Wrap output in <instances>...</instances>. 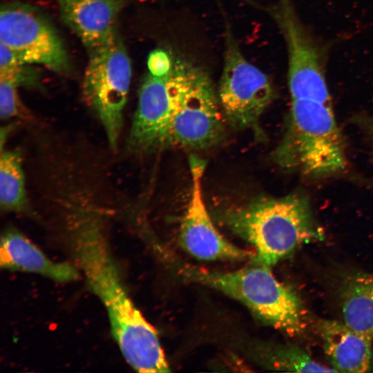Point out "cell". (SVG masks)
<instances>
[{
  "label": "cell",
  "instance_id": "6da1fadb",
  "mask_svg": "<svg viewBox=\"0 0 373 373\" xmlns=\"http://www.w3.org/2000/svg\"><path fill=\"white\" fill-rule=\"evenodd\" d=\"M99 218L84 207L69 216L77 267L105 307L112 335L126 361L140 372H170L156 330L135 307L122 283Z\"/></svg>",
  "mask_w": 373,
  "mask_h": 373
},
{
  "label": "cell",
  "instance_id": "7a4b0ae2",
  "mask_svg": "<svg viewBox=\"0 0 373 373\" xmlns=\"http://www.w3.org/2000/svg\"><path fill=\"white\" fill-rule=\"evenodd\" d=\"M217 217L255 247V263L268 267L322 236L308 198L301 193L255 198L218 211Z\"/></svg>",
  "mask_w": 373,
  "mask_h": 373
},
{
  "label": "cell",
  "instance_id": "3957f363",
  "mask_svg": "<svg viewBox=\"0 0 373 373\" xmlns=\"http://www.w3.org/2000/svg\"><path fill=\"white\" fill-rule=\"evenodd\" d=\"M273 158L282 169L312 178L345 170V145L331 97H291L287 128Z\"/></svg>",
  "mask_w": 373,
  "mask_h": 373
},
{
  "label": "cell",
  "instance_id": "277c9868",
  "mask_svg": "<svg viewBox=\"0 0 373 373\" xmlns=\"http://www.w3.org/2000/svg\"><path fill=\"white\" fill-rule=\"evenodd\" d=\"M270 267L256 264L231 271L184 267L189 278L242 303L260 320L291 336L302 334L306 317L302 302L275 278Z\"/></svg>",
  "mask_w": 373,
  "mask_h": 373
},
{
  "label": "cell",
  "instance_id": "5b68a950",
  "mask_svg": "<svg viewBox=\"0 0 373 373\" xmlns=\"http://www.w3.org/2000/svg\"><path fill=\"white\" fill-rule=\"evenodd\" d=\"M274 96L270 79L245 57L226 21L224 62L218 91L223 116L234 128L252 130L260 135V119Z\"/></svg>",
  "mask_w": 373,
  "mask_h": 373
},
{
  "label": "cell",
  "instance_id": "8992f818",
  "mask_svg": "<svg viewBox=\"0 0 373 373\" xmlns=\"http://www.w3.org/2000/svg\"><path fill=\"white\" fill-rule=\"evenodd\" d=\"M89 55L83 83L84 95L99 117L111 146L115 147L130 87L131 61L117 33Z\"/></svg>",
  "mask_w": 373,
  "mask_h": 373
},
{
  "label": "cell",
  "instance_id": "52a82bcc",
  "mask_svg": "<svg viewBox=\"0 0 373 373\" xmlns=\"http://www.w3.org/2000/svg\"><path fill=\"white\" fill-rule=\"evenodd\" d=\"M218 93L208 73L186 59L183 84L169 137V146L201 149L222 139L224 127Z\"/></svg>",
  "mask_w": 373,
  "mask_h": 373
},
{
  "label": "cell",
  "instance_id": "ba28073f",
  "mask_svg": "<svg viewBox=\"0 0 373 373\" xmlns=\"http://www.w3.org/2000/svg\"><path fill=\"white\" fill-rule=\"evenodd\" d=\"M186 58L173 55L171 71L164 76L149 73L139 91L137 106L133 119L129 146L149 153L169 146L172 119L179 101Z\"/></svg>",
  "mask_w": 373,
  "mask_h": 373
},
{
  "label": "cell",
  "instance_id": "9c48e42d",
  "mask_svg": "<svg viewBox=\"0 0 373 373\" xmlns=\"http://www.w3.org/2000/svg\"><path fill=\"white\" fill-rule=\"evenodd\" d=\"M0 43L26 64H41L57 73L70 69L58 32L46 16L30 5L15 2L1 6Z\"/></svg>",
  "mask_w": 373,
  "mask_h": 373
},
{
  "label": "cell",
  "instance_id": "30bf717a",
  "mask_svg": "<svg viewBox=\"0 0 373 373\" xmlns=\"http://www.w3.org/2000/svg\"><path fill=\"white\" fill-rule=\"evenodd\" d=\"M265 10L286 44L290 97L331 96L325 77V50L299 19L291 1L276 0Z\"/></svg>",
  "mask_w": 373,
  "mask_h": 373
},
{
  "label": "cell",
  "instance_id": "8fae6325",
  "mask_svg": "<svg viewBox=\"0 0 373 373\" xmlns=\"http://www.w3.org/2000/svg\"><path fill=\"white\" fill-rule=\"evenodd\" d=\"M190 197L180 229V242L191 255L204 260H239L251 254L234 245L218 231L207 210L202 191L206 163L197 155L189 160Z\"/></svg>",
  "mask_w": 373,
  "mask_h": 373
},
{
  "label": "cell",
  "instance_id": "7c38bea8",
  "mask_svg": "<svg viewBox=\"0 0 373 373\" xmlns=\"http://www.w3.org/2000/svg\"><path fill=\"white\" fill-rule=\"evenodd\" d=\"M63 21L90 53L117 33L115 23L126 0H57Z\"/></svg>",
  "mask_w": 373,
  "mask_h": 373
},
{
  "label": "cell",
  "instance_id": "4fadbf2b",
  "mask_svg": "<svg viewBox=\"0 0 373 373\" xmlns=\"http://www.w3.org/2000/svg\"><path fill=\"white\" fill-rule=\"evenodd\" d=\"M317 329L325 353L338 372L364 373L373 367L372 341L344 322L321 320Z\"/></svg>",
  "mask_w": 373,
  "mask_h": 373
},
{
  "label": "cell",
  "instance_id": "5bb4252c",
  "mask_svg": "<svg viewBox=\"0 0 373 373\" xmlns=\"http://www.w3.org/2000/svg\"><path fill=\"white\" fill-rule=\"evenodd\" d=\"M2 268L37 274L57 282L77 280L79 271L68 262L49 259L32 242L15 229L2 236L0 248Z\"/></svg>",
  "mask_w": 373,
  "mask_h": 373
},
{
  "label": "cell",
  "instance_id": "9a60e30c",
  "mask_svg": "<svg viewBox=\"0 0 373 373\" xmlns=\"http://www.w3.org/2000/svg\"><path fill=\"white\" fill-rule=\"evenodd\" d=\"M343 322L373 338V274L347 276L340 289Z\"/></svg>",
  "mask_w": 373,
  "mask_h": 373
},
{
  "label": "cell",
  "instance_id": "2e32d148",
  "mask_svg": "<svg viewBox=\"0 0 373 373\" xmlns=\"http://www.w3.org/2000/svg\"><path fill=\"white\" fill-rule=\"evenodd\" d=\"M0 202L6 211L21 212L28 208L21 160L15 151L1 152Z\"/></svg>",
  "mask_w": 373,
  "mask_h": 373
},
{
  "label": "cell",
  "instance_id": "e0dca14e",
  "mask_svg": "<svg viewBox=\"0 0 373 373\" xmlns=\"http://www.w3.org/2000/svg\"><path fill=\"white\" fill-rule=\"evenodd\" d=\"M268 365L278 370L297 372H336L333 368L313 360L301 348L293 345L276 346L267 354Z\"/></svg>",
  "mask_w": 373,
  "mask_h": 373
},
{
  "label": "cell",
  "instance_id": "ac0fdd59",
  "mask_svg": "<svg viewBox=\"0 0 373 373\" xmlns=\"http://www.w3.org/2000/svg\"><path fill=\"white\" fill-rule=\"evenodd\" d=\"M27 64L0 43V79L10 81L18 87L38 86L37 72L27 66Z\"/></svg>",
  "mask_w": 373,
  "mask_h": 373
},
{
  "label": "cell",
  "instance_id": "d6986e66",
  "mask_svg": "<svg viewBox=\"0 0 373 373\" xmlns=\"http://www.w3.org/2000/svg\"><path fill=\"white\" fill-rule=\"evenodd\" d=\"M19 87L6 79H0V115L3 119L19 116L21 104L18 95Z\"/></svg>",
  "mask_w": 373,
  "mask_h": 373
},
{
  "label": "cell",
  "instance_id": "ffe728a7",
  "mask_svg": "<svg viewBox=\"0 0 373 373\" xmlns=\"http://www.w3.org/2000/svg\"><path fill=\"white\" fill-rule=\"evenodd\" d=\"M173 64V55L161 48L151 52L147 59L149 73L158 77L168 74L172 68Z\"/></svg>",
  "mask_w": 373,
  "mask_h": 373
},
{
  "label": "cell",
  "instance_id": "44dd1931",
  "mask_svg": "<svg viewBox=\"0 0 373 373\" xmlns=\"http://www.w3.org/2000/svg\"><path fill=\"white\" fill-rule=\"evenodd\" d=\"M365 126L368 135L370 136V139L373 143V117L368 119L365 123Z\"/></svg>",
  "mask_w": 373,
  "mask_h": 373
}]
</instances>
